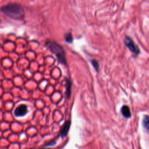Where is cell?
<instances>
[{"instance_id":"cell-1","label":"cell","mask_w":149,"mask_h":149,"mask_svg":"<svg viewBox=\"0 0 149 149\" xmlns=\"http://www.w3.org/2000/svg\"><path fill=\"white\" fill-rule=\"evenodd\" d=\"M1 11L9 17L15 20H22L24 17L23 7L17 3H9L2 6Z\"/></svg>"},{"instance_id":"cell-2","label":"cell","mask_w":149,"mask_h":149,"mask_svg":"<svg viewBox=\"0 0 149 149\" xmlns=\"http://www.w3.org/2000/svg\"><path fill=\"white\" fill-rule=\"evenodd\" d=\"M46 45L55 55L60 63L66 65L65 52L61 45L52 41H47Z\"/></svg>"},{"instance_id":"cell-3","label":"cell","mask_w":149,"mask_h":149,"mask_svg":"<svg viewBox=\"0 0 149 149\" xmlns=\"http://www.w3.org/2000/svg\"><path fill=\"white\" fill-rule=\"evenodd\" d=\"M124 43L129 49L134 54L138 55L140 53L139 48L130 37L126 36L124 38Z\"/></svg>"},{"instance_id":"cell-4","label":"cell","mask_w":149,"mask_h":149,"mask_svg":"<svg viewBox=\"0 0 149 149\" xmlns=\"http://www.w3.org/2000/svg\"><path fill=\"white\" fill-rule=\"evenodd\" d=\"M27 112V107L25 104L19 105L15 110V115L16 116H23L26 114Z\"/></svg>"},{"instance_id":"cell-5","label":"cell","mask_w":149,"mask_h":149,"mask_svg":"<svg viewBox=\"0 0 149 149\" xmlns=\"http://www.w3.org/2000/svg\"><path fill=\"white\" fill-rule=\"evenodd\" d=\"M70 120L66 121L63 125L61 131V136L62 138L66 137V135L68 134V131L70 128Z\"/></svg>"},{"instance_id":"cell-6","label":"cell","mask_w":149,"mask_h":149,"mask_svg":"<svg viewBox=\"0 0 149 149\" xmlns=\"http://www.w3.org/2000/svg\"><path fill=\"white\" fill-rule=\"evenodd\" d=\"M121 113L126 118H129L131 116L130 109L127 105H123L121 108Z\"/></svg>"},{"instance_id":"cell-7","label":"cell","mask_w":149,"mask_h":149,"mask_svg":"<svg viewBox=\"0 0 149 149\" xmlns=\"http://www.w3.org/2000/svg\"><path fill=\"white\" fill-rule=\"evenodd\" d=\"M71 87H72L71 81L69 79H66V97L68 98H69L70 95Z\"/></svg>"},{"instance_id":"cell-8","label":"cell","mask_w":149,"mask_h":149,"mask_svg":"<svg viewBox=\"0 0 149 149\" xmlns=\"http://www.w3.org/2000/svg\"><path fill=\"white\" fill-rule=\"evenodd\" d=\"M143 125L146 129L149 130V116L145 115L143 117Z\"/></svg>"},{"instance_id":"cell-9","label":"cell","mask_w":149,"mask_h":149,"mask_svg":"<svg viewBox=\"0 0 149 149\" xmlns=\"http://www.w3.org/2000/svg\"><path fill=\"white\" fill-rule=\"evenodd\" d=\"M65 41L67 42H72V41L73 40V38H72V36L71 33H66L65 35Z\"/></svg>"},{"instance_id":"cell-10","label":"cell","mask_w":149,"mask_h":149,"mask_svg":"<svg viewBox=\"0 0 149 149\" xmlns=\"http://www.w3.org/2000/svg\"><path fill=\"white\" fill-rule=\"evenodd\" d=\"M91 63L93 65V66H94V68H95V69L96 70H98V69H99V64H98V62L96 61V60H92L91 61Z\"/></svg>"},{"instance_id":"cell-11","label":"cell","mask_w":149,"mask_h":149,"mask_svg":"<svg viewBox=\"0 0 149 149\" xmlns=\"http://www.w3.org/2000/svg\"><path fill=\"white\" fill-rule=\"evenodd\" d=\"M40 149H50V148H40Z\"/></svg>"}]
</instances>
